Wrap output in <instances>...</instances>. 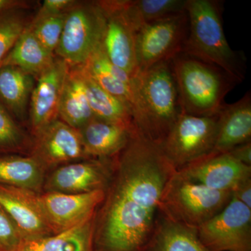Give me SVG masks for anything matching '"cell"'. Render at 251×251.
I'll return each instance as SVG.
<instances>
[{
    "label": "cell",
    "instance_id": "6da1fadb",
    "mask_svg": "<svg viewBox=\"0 0 251 251\" xmlns=\"http://www.w3.org/2000/svg\"><path fill=\"white\" fill-rule=\"evenodd\" d=\"M175 171L159 145L135 130L111 159L105 196L94 213L93 251H148Z\"/></svg>",
    "mask_w": 251,
    "mask_h": 251
},
{
    "label": "cell",
    "instance_id": "7a4b0ae2",
    "mask_svg": "<svg viewBox=\"0 0 251 251\" xmlns=\"http://www.w3.org/2000/svg\"><path fill=\"white\" fill-rule=\"evenodd\" d=\"M133 83L135 129L160 145L181 113L171 60L137 72L133 76Z\"/></svg>",
    "mask_w": 251,
    "mask_h": 251
},
{
    "label": "cell",
    "instance_id": "3957f363",
    "mask_svg": "<svg viewBox=\"0 0 251 251\" xmlns=\"http://www.w3.org/2000/svg\"><path fill=\"white\" fill-rule=\"evenodd\" d=\"M220 3L187 0L189 30L181 53L219 68L236 84L245 77L243 56L231 49L225 36Z\"/></svg>",
    "mask_w": 251,
    "mask_h": 251
},
{
    "label": "cell",
    "instance_id": "277c9868",
    "mask_svg": "<svg viewBox=\"0 0 251 251\" xmlns=\"http://www.w3.org/2000/svg\"><path fill=\"white\" fill-rule=\"evenodd\" d=\"M179 92L181 112L195 116H215L235 82L219 68L183 53L171 60Z\"/></svg>",
    "mask_w": 251,
    "mask_h": 251
},
{
    "label": "cell",
    "instance_id": "5b68a950",
    "mask_svg": "<svg viewBox=\"0 0 251 251\" xmlns=\"http://www.w3.org/2000/svg\"><path fill=\"white\" fill-rule=\"evenodd\" d=\"M232 197V193L192 182L175 171L163 191L159 214L178 224L198 229L224 209Z\"/></svg>",
    "mask_w": 251,
    "mask_h": 251
},
{
    "label": "cell",
    "instance_id": "8992f818",
    "mask_svg": "<svg viewBox=\"0 0 251 251\" xmlns=\"http://www.w3.org/2000/svg\"><path fill=\"white\" fill-rule=\"evenodd\" d=\"M218 115L203 117L180 114L159 145L175 171H179L213 153Z\"/></svg>",
    "mask_w": 251,
    "mask_h": 251
},
{
    "label": "cell",
    "instance_id": "52a82bcc",
    "mask_svg": "<svg viewBox=\"0 0 251 251\" xmlns=\"http://www.w3.org/2000/svg\"><path fill=\"white\" fill-rule=\"evenodd\" d=\"M104 16L97 1H79L67 11L54 54L70 67L83 65L101 44Z\"/></svg>",
    "mask_w": 251,
    "mask_h": 251
},
{
    "label": "cell",
    "instance_id": "ba28073f",
    "mask_svg": "<svg viewBox=\"0 0 251 251\" xmlns=\"http://www.w3.org/2000/svg\"><path fill=\"white\" fill-rule=\"evenodd\" d=\"M189 23L186 12L144 25L135 37L138 72L158 63L171 60L182 52L187 39Z\"/></svg>",
    "mask_w": 251,
    "mask_h": 251
},
{
    "label": "cell",
    "instance_id": "9c48e42d",
    "mask_svg": "<svg viewBox=\"0 0 251 251\" xmlns=\"http://www.w3.org/2000/svg\"><path fill=\"white\" fill-rule=\"evenodd\" d=\"M197 231L211 251H251V209L232 196L224 209Z\"/></svg>",
    "mask_w": 251,
    "mask_h": 251
},
{
    "label": "cell",
    "instance_id": "30bf717a",
    "mask_svg": "<svg viewBox=\"0 0 251 251\" xmlns=\"http://www.w3.org/2000/svg\"><path fill=\"white\" fill-rule=\"evenodd\" d=\"M104 16L101 46L116 67L133 77L138 72L135 59V30L124 7V0L97 1Z\"/></svg>",
    "mask_w": 251,
    "mask_h": 251
},
{
    "label": "cell",
    "instance_id": "8fae6325",
    "mask_svg": "<svg viewBox=\"0 0 251 251\" xmlns=\"http://www.w3.org/2000/svg\"><path fill=\"white\" fill-rule=\"evenodd\" d=\"M33 138L29 155L46 173L68 163L90 159L85 152L78 130L62 120H54Z\"/></svg>",
    "mask_w": 251,
    "mask_h": 251
},
{
    "label": "cell",
    "instance_id": "7c38bea8",
    "mask_svg": "<svg viewBox=\"0 0 251 251\" xmlns=\"http://www.w3.org/2000/svg\"><path fill=\"white\" fill-rule=\"evenodd\" d=\"M110 174L111 159H87L68 163L47 173L43 192L79 194L105 191Z\"/></svg>",
    "mask_w": 251,
    "mask_h": 251
},
{
    "label": "cell",
    "instance_id": "4fadbf2b",
    "mask_svg": "<svg viewBox=\"0 0 251 251\" xmlns=\"http://www.w3.org/2000/svg\"><path fill=\"white\" fill-rule=\"evenodd\" d=\"M105 191L69 194L39 193L41 209L54 234L72 229L94 215L103 200Z\"/></svg>",
    "mask_w": 251,
    "mask_h": 251
},
{
    "label": "cell",
    "instance_id": "5bb4252c",
    "mask_svg": "<svg viewBox=\"0 0 251 251\" xmlns=\"http://www.w3.org/2000/svg\"><path fill=\"white\" fill-rule=\"evenodd\" d=\"M176 172L192 182L225 192L233 193L251 179V166L237 161L228 153H211Z\"/></svg>",
    "mask_w": 251,
    "mask_h": 251
},
{
    "label": "cell",
    "instance_id": "9a60e30c",
    "mask_svg": "<svg viewBox=\"0 0 251 251\" xmlns=\"http://www.w3.org/2000/svg\"><path fill=\"white\" fill-rule=\"evenodd\" d=\"M69 69L67 62L56 56L36 79L28 110L32 137L58 119L59 100Z\"/></svg>",
    "mask_w": 251,
    "mask_h": 251
},
{
    "label": "cell",
    "instance_id": "2e32d148",
    "mask_svg": "<svg viewBox=\"0 0 251 251\" xmlns=\"http://www.w3.org/2000/svg\"><path fill=\"white\" fill-rule=\"evenodd\" d=\"M39 194L25 188L0 184V206L16 225L24 240L54 234L41 209Z\"/></svg>",
    "mask_w": 251,
    "mask_h": 251
},
{
    "label": "cell",
    "instance_id": "e0dca14e",
    "mask_svg": "<svg viewBox=\"0 0 251 251\" xmlns=\"http://www.w3.org/2000/svg\"><path fill=\"white\" fill-rule=\"evenodd\" d=\"M78 130L90 159L109 160L121 152L136 129L94 117Z\"/></svg>",
    "mask_w": 251,
    "mask_h": 251
},
{
    "label": "cell",
    "instance_id": "ac0fdd59",
    "mask_svg": "<svg viewBox=\"0 0 251 251\" xmlns=\"http://www.w3.org/2000/svg\"><path fill=\"white\" fill-rule=\"evenodd\" d=\"M251 139V97L248 92L240 100L225 104L218 115L217 133L212 153H227Z\"/></svg>",
    "mask_w": 251,
    "mask_h": 251
},
{
    "label": "cell",
    "instance_id": "d6986e66",
    "mask_svg": "<svg viewBox=\"0 0 251 251\" xmlns=\"http://www.w3.org/2000/svg\"><path fill=\"white\" fill-rule=\"evenodd\" d=\"M82 67L103 90L124 102L133 116L135 105L133 77L109 60L101 44Z\"/></svg>",
    "mask_w": 251,
    "mask_h": 251
},
{
    "label": "cell",
    "instance_id": "ffe728a7",
    "mask_svg": "<svg viewBox=\"0 0 251 251\" xmlns=\"http://www.w3.org/2000/svg\"><path fill=\"white\" fill-rule=\"evenodd\" d=\"M35 80L15 66H0V103L16 121H23L27 115Z\"/></svg>",
    "mask_w": 251,
    "mask_h": 251
},
{
    "label": "cell",
    "instance_id": "44dd1931",
    "mask_svg": "<svg viewBox=\"0 0 251 251\" xmlns=\"http://www.w3.org/2000/svg\"><path fill=\"white\" fill-rule=\"evenodd\" d=\"M46 175V170L30 155L0 153V184L41 193Z\"/></svg>",
    "mask_w": 251,
    "mask_h": 251
},
{
    "label": "cell",
    "instance_id": "7402d4cb",
    "mask_svg": "<svg viewBox=\"0 0 251 251\" xmlns=\"http://www.w3.org/2000/svg\"><path fill=\"white\" fill-rule=\"evenodd\" d=\"M94 117L79 73L76 68L69 67L59 100L58 119L79 130Z\"/></svg>",
    "mask_w": 251,
    "mask_h": 251
},
{
    "label": "cell",
    "instance_id": "603a6c76",
    "mask_svg": "<svg viewBox=\"0 0 251 251\" xmlns=\"http://www.w3.org/2000/svg\"><path fill=\"white\" fill-rule=\"evenodd\" d=\"M55 57L39 42L28 25L1 65L15 66L36 79L52 64Z\"/></svg>",
    "mask_w": 251,
    "mask_h": 251
},
{
    "label": "cell",
    "instance_id": "cb8c5ba5",
    "mask_svg": "<svg viewBox=\"0 0 251 251\" xmlns=\"http://www.w3.org/2000/svg\"><path fill=\"white\" fill-rule=\"evenodd\" d=\"M94 216L60 233L23 240L15 251H93Z\"/></svg>",
    "mask_w": 251,
    "mask_h": 251
},
{
    "label": "cell",
    "instance_id": "d4e9b609",
    "mask_svg": "<svg viewBox=\"0 0 251 251\" xmlns=\"http://www.w3.org/2000/svg\"><path fill=\"white\" fill-rule=\"evenodd\" d=\"M148 251H211L198 237L197 229L178 224L158 213Z\"/></svg>",
    "mask_w": 251,
    "mask_h": 251
},
{
    "label": "cell",
    "instance_id": "484cf974",
    "mask_svg": "<svg viewBox=\"0 0 251 251\" xmlns=\"http://www.w3.org/2000/svg\"><path fill=\"white\" fill-rule=\"evenodd\" d=\"M74 67L76 68L83 82L87 100L94 117L135 127L131 112L124 102L103 90L82 66Z\"/></svg>",
    "mask_w": 251,
    "mask_h": 251
},
{
    "label": "cell",
    "instance_id": "4316f807",
    "mask_svg": "<svg viewBox=\"0 0 251 251\" xmlns=\"http://www.w3.org/2000/svg\"><path fill=\"white\" fill-rule=\"evenodd\" d=\"M187 0H124V7L135 30L144 25L186 12Z\"/></svg>",
    "mask_w": 251,
    "mask_h": 251
},
{
    "label": "cell",
    "instance_id": "83f0119b",
    "mask_svg": "<svg viewBox=\"0 0 251 251\" xmlns=\"http://www.w3.org/2000/svg\"><path fill=\"white\" fill-rule=\"evenodd\" d=\"M28 10L27 3L23 1L0 13V65L34 17Z\"/></svg>",
    "mask_w": 251,
    "mask_h": 251
},
{
    "label": "cell",
    "instance_id": "f1b7e54d",
    "mask_svg": "<svg viewBox=\"0 0 251 251\" xmlns=\"http://www.w3.org/2000/svg\"><path fill=\"white\" fill-rule=\"evenodd\" d=\"M32 143L33 138L0 103V153L29 155Z\"/></svg>",
    "mask_w": 251,
    "mask_h": 251
},
{
    "label": "cell",
    "instance_id": "f546056e",
    "mask_svg": "<svg viewBox=\"0 0 251 251\" xmlns=\"http://www.w3.org/2000/svg\"><path fill=\"white\" fill-rule=\"evenodd\" d=\"M67 13L43 17L34 16L29 25L36 39L48 50L54 54L62 36Z\"/></svg>",
    "mask_w": 251,
    "mask_h": 251
},
{
    "label": "cell",
    "instance_id": "4dcf8cb0",
    "mask_svg": "<svg viewBox=\"0 0 251 251\" xmlns=\"http://www.w3.org/2000/svg\"><path fill=\"white\" fill-rule=\"evenodd\" d=\"M23 240L16 225L0 206V251H15Z\"/></svg>",
    "mask_w": 251,
    "mask_h": 251
},
{
    "label": "cell",
    "instance_id": "1f68e13d",
    "mask_svg": "<svg viewBox=\"0 0 251 251\" xmlns=\"http://www.w3.org/2000/svg\"><path fill=\"white\" fill-rule=\"evenodd\" d=\"M77 2L75 0H45L34 16L43 17L50 15L64 14Z\"/></svg>",
    "mask_w": 251,
    "mask_h": 251
},
{
    "label": "cell",
    "instance_id": "d6a6232c",
    "mask_svg": "<svg viewBox=\"0 0 251 251\" xmlns=\"http://www.w3.org/2000/svg\"><path fill=\"white\" fill-rule=\"evenodd\" d=\"M227 153L243 164L251 166V141L239 145Z\"/></svg>",
    "mask_w": 251,
    "mask_h": 251
},
{
    "label": "cell",
    "instance_id": "836d02e7",
    "mask_svg": "<svg viewBox=\"0 0 251 251\" xmlns=\"http://www.w3.org/2000/svg\"><path fill=\"white\" fill-rule=\"evenodd\" d=\"M232 196L251 209V179L241 184L232 193Z\"/></svg>",
    "mask_w": 251,
    "mask_h": 251
},
{
    "label": "cell",
    "instance_id": "e575fe53",
    "mask_svg": "<svg viewBox=\"0 0 251 251\" xmlns=\"http://www.w3.org/2000/svg\"><path fill=\"white\" fill-rule=\"evenodd\" d=\"M23 1L18 0H0V13L21 4Z\"/></svg>",
    "mask_w": 251,
    "mask_h": 251
}]
</instances>
